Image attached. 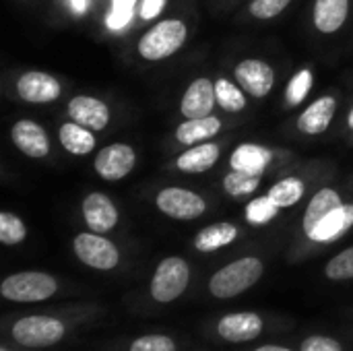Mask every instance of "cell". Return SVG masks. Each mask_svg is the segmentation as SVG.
Segmentation results:
<instances>
[{
    "instance_id": "cell-1",
    "label": "cell",
    "mask_w": 353,
    "mask_h": 351,
    "mask_svg": "<svg viewBox=\"0 0 353 351\" xmlns=\"http://www.w3.org/2000/svg\"><path fill=\"white\" fill-rule=\"evenodd\" d=\"M265 267L259 259L254 257H246L240 261H234L232 265L223 267L221 271H217L211 281H209V290L215 298H234L242 292H246L248 288H252L261 275H263Z\"/></svg>"
},
{
    "instance_id": "cell-2",
    "label": "cell",
    "mask_w": 353,
    "mask_h": 351,
    "mask_svg": "<svg viewBox=\"0 0 353 351\" xmlns=\"http://www.w3.org/2000/svg\"><path fill=\"white\" fill-rule=\"evenodd\" d=\"M186 41V25L180 19H165L153 25L139 41V54L145 60H163L174 56Z\"/></svg>"
},
{
    "instance_id": "cell-3",
    "label": "cell",
    "mask_w": 353,
    "mask_h": 351,
    "mask_svg": "<svg viewBox=\"0 0 353 351\" xmlns=\"http://www.w3.org/2000/svg\"><path fill=\"white\" fill-rule=\"evenodd\" d=\"M58 290V283L52 275L48 273H37V271H25V273H14L2 281V296L12 302H41L54 296Z\"/></svg>"
},
{
    "instance_id": "cell-4",
    "label": "cell",
    "mask_w": 353,
    "mask_h": 351,
    "mask_svg": "<svg viewBox=\"0 0 353 351\" xmlns=\"http://www.w3.org/2000/svg\"><path fill=\"white\" fill-rule=\"evenodd\" d=\"M190 279V269L186 261L180 257H170L159 263L153 281H151V296L157 302H172L182 296Z\"/></svg>"
},
{
    "instance_id": "cell-5",
    "label": "cell",
    "mask_w": 353,
    "mask_h": 351,
    "mask_svg": "<svg viewBox=\"0 0 353 351\" xmlns=\"http://www.w3.org/2000/svg\"><path fill=\"white\" fill-rule=\"evenodd\" d=\"M12 337L25 348H50L64 337V325L50 317H27L14 323Z\"/></svg>"
},
{
    "instance_id": "cell-6",
    "label": "cell",
    "mask_w": 353,
    "mask_h": 351,
    "mask_svg": "<svg viewBox=\"0 0 353 351\" xmlns=\"http://www.w3.org/2000/svg\"><path fill=\"white\" fill-rule=\"evenodd\" d=\"M74 254L81 263L99 271H110L120 261L118 248L99 234H79L74 238Z\"/></svg>"
},
{
    "instance_id": "cell-7",
    "label": "cell",
    "mask_w": 353,
    "mask_h": 351,
    "mask_svg": "<svg viewBox=\"0 0 353 351\" xmlns=\"http://www.w3.org/2000/svg\"><path fill=\"white\" fill-rule=\"evenodd\" d=\"M157 207L161 213L174 219H194V217H201L207 209L203 197L186 188H176V186L163 188L157 194Z\"/></svg>"
},
{
    "instance_id": "cell-8",
    "label": "cell",
    "mask_w": 353,
    "mask_h": 351,
    "mask_svg": "<svg viewBox=\"0 0 353 351\" xmlns=\"http://www.w3.org/2000/svg\"><path fill=\"white\" fill-rule=\"evenodd\" d=\"M134 161H137V155L132 147L124 143L108 145L95 157V172L103 180H122L124 176L132 172Z\"/></svg>"
},
{
    "instance_id": "cell-9",
    "label": "cell",
    "mask_w": 353,
    "mask_h": 351,
    "mask_svg": "<svg viewBox=\"0 0 353 351\" xmlns=\"http://www.w3.org/2000/svg\"><path fill=\"white\" fill-rule=\"evenodd\" d=\"M17 93L27 103H50L60 97V83L41 70H29L17 81Z\"/></svg>"
},
{
    "instance_id": "cell-10",
    "label": "cell",
    "mask_w": 353,
    "mask_h": 351,
    "mask_svg": "<svg viewBox=\"0 0 353 351\" xmlns=\"http://www.w3.org/2000/svg\"><path fill=\"white\" fill-rule=\"evenodd\" d=\"M236 79L242 85V89L248 91L252 97H265L273 89L275 72L267 62L250 58L236 66Z\"/></svg>"
},
{
    "instance_id": "cell-11",
    "label": "cell",
    "mask_w": 353,
    "mask_h": 351,
    "mask_svg": "<svg viewBox=\"0 0 353 351\" xmlns=\"http://www.w3.org/2000/svg\"><path fill=\"white\" fill-rule=\"evenodd\" d=\"M215 99H217L215 83H211L209 79H196L190 83V87L186 89L182 97V103H180L182 116L188 120L211 116Z\"/></svg>"
},
{
    "instance_id": "cell-12",
    "label": "cell",
    "mask_w": 353,
    "mask_h": 351,
    "mask_svg": "<svg viewBox=\"0 0 353 351\" xmlns=\"http://www.w3.org/2000/svg\"><path fill=\"white\" fill-rule=\"evenodd\" d=\"M68 116L72 122L89 128V130H103L110 122V110L108 106L89 95H77L68 103Z\"/></svg>"
},
{
    "instance_id": "cell-13",
    "label": "cell",
    "mask_w": 353,
    "mask_h": 351,
    "mask_svg": "<svg viewBox=\"0 0 353 351\" xmlns=\"http://www.w3.org/2000/svg\"><path fill=\"white\" fill-rule=\"evenodd\" d=\"M83 217L89 225L91 232L95 234H105L116 228L118 223V209L110 201V197L101 192H91L83 201Z\"/></svg>"
},
{
    "instance_id": "cell-14",
    "label": "cell",
    "mask_w": 353,
    "mask_h": 351,
    "mask_svg": "<svg viewBox=\"0 0 353 351\" xmlns=\"http://www.w3.org/2000/svg\"><path fill=\"white\" fill-rule=\"evenodd\" d=\"M10 139L17 145V149H21L27 157L41 159L50 153L48 134L33 120H19L10 130Z\"/></svg>"
},
{
    "instance_id": "cell-15",
    "label": "cell",
    "mask_w": 353,
    "mask_h": 351,
    "mask_svg": "<svg viewBox=\"0 0 353 351\" xmlns=\"http://www.w3.org/2000/svg\"><path fill=\"white\" fill-rule=\"evenodd\" d=\"M219 335L225 341L232 343H244V341H252L254 337L261 335L263 331V321L259 314L254 312H238V314H228L219 321L217 327Z\"/></svg>"
},
{
    "instance_id": "cell-16",
    "label": "cell",
    "mask_w": 353,
    "mask_h": 351,
    "mask_svg": "<svg viewBox=\"0 0 353 351\" xmlns=\"http://www.w3.org/2000/svg\"><path fill=\"white\" fill-rule=\"evenodd\" d=\"M271 159H273V153L267 147L246 143V145H240L232 153L230 166H232V170H238V172H246V174H252V176H263V172L271 163Z\"/></svg>"
},
{
    "instance_id": "cell-17",
    "label": "cell",
    "mask_w": 353,
    "mask_h": 351,
    "mask_svg": "<svg viewBox=\"0 0 353 351\" xmlns=\"http://www.w3.org/2000/svg\"><path fill=\"white\" fill-rule=\"evenodd\" d=\"M335 106H337V101L333 97H319L300 116L298 128L304 134H321V132H325L329 128L333 116H335Z\"/></svg>"
},
{
    "instance_id": "cell-18",
    "label": "cell",
    "mask_w": 353,
    "mask_h": 351,
    "mask_svg": "<svg viewBox=\"0 0 353 351\" xmlns=\"http://www.w3.org/2000/svg\"><path fill=\"white\" fill-rule=\"evenodd\" d=\"M353 225V205H341L331 215H327L308 236L314 242H333L341 238Z\"/></svg>"
},
{
    "instance_id": "cell-19",
    "label": "cell",
    "mask_w": 353,
    "mask_h": 351,
    "mask_svg": "<svg viewBox=\"0 0 353 351\" xmlns=\"http://www.w3.org/2000/svg\"><path fill=\"white\" fill-rule=\"evenodd\" d=\"M350 12V0H316L314 25L323 33H335L343 27Z\"/></svg>"
},
{
    "instance_id": "cell-20",
    "label": "cell",
    "mask_w": 353,
    "mask_h": 351,
    "mask_svg": "<svg viewBox=\"0 0 353 351\" xmlns=\"http://www.w3.org/2000/svg\"><path fill=\"white\" fill-rule=\"evenodd\" d=\"M343 203H341V197L333 190V188H323L321 192H316L312 197V201L308 203V209L304 213V232L310 236L312 230L327 217L331 215L335 209H339Z\"/></svg>"
},
{
    "instance_id": "cell-21",
    "label": "cell",
    "mask_w": 353,
    "mask_h": 351,
    "mask_svg": "<svg viewBox=\"0 0 353 351\" xmlns=\"http://www.w3.org/2000/svg\"><path fill=\"white\" fill-rule=\"evenodd\" d=\"M217 159H219V147L213 143H201V145L184 151L178 157L176 166H178V170L188 172V174H203V172L211 170Z\"/></svg>"
},
{
    "instance_id": "cell-22",
    "label": "cell",
    "mask_w": 353,
    "mask_h": 351,
    "mask_svg": "<svg viewBox=\"0 0 353 351\" xmlns=\"http://www.w3.org/2000/svg\"><path fill=\"white\" fill-rule=\"evenodd\" d=\"M221 128L219 118L215 116H205V118H192L186 120L178 126L176 130V139L182 145H201L203 141L215 137Z\"/></svg>"
},
{
    "instance_id": "cell-23",
    "label": "cell",
    "mask_w": 353,
    "mask_h": 351,
    "mask_svg": "<svg viewBox=\"0 0 353 351\" xmlns=\"http://www.w3.org/2000/svg\"><path fill=\"white\" fill-rule=\"evenodd\" d=\"M58 137H60V145L72 155H87L95 147V137L91 134V130L77 122L62 124Z\"/></svg>"
},
{
    "instance_id": "cell-24",
    "label": "cell",
    "mask_w": 353,
    "mask_h": 351,
    "mask_svg": "<svg viewBox=\"0 0 353 351\" xmlns=\"http://www.w3.org/2000/svg\"><path fill=\"white\" fill-rule=\"evenodd\" d=\"M238 236V228L232 223H215L209 225L205 230L199 232V236L194 238V246L201 252H213L217 248H223L228 244H232Z\"/></svg>"
},
{
    "instance_id": "cell-25",
    "label": "cell",
    "mask_w": 353,
    "mask_h": 351,
    "mask_svg": "<svg viewBox=\"0 0 353 351\" xmlns=\"http://www.w3.org/2000/svg\"><path fill=\"white\" fill-rule=\"evenodd\" d=\"M267 197H269L279 209L292 207V205H296V203L304 197V182H302L300 178H285V180L273 184Z\"/></svg>"
},
{
    "instance_id": "cell-26",
    "label": "cell",
    "mask_w": 353,
    "mask_h": 351,
    "mask_svg": "<svg viewBox=\"0 0 353 351\" xmlns=\"http://www.w3.org/2000/svg\"><path fill=\"white\" fill-rule=\"evenodd\" d=\"M215 93H217V103L225 112H242L246 108V97L240 91V87L232 85L228 79L215 81Z\"/></svg>"
},
{
    "instance_id": "cell-27",
    "label": "cell",
    "mask_w": 353,
    "mask_h": 351,
    "mask_svg": "<svg viewBox=\"0 0 353 351\" xmlns=\"http://www.w3.org/2000/svg\"><path fill=\"white\" fill-rule=\"evenodd\" d=\"M259 180H261V176H252V174H246V172L232 170L223 180V188L232 197H246V194H250V192H254L259 188Z\"/></svg>"
},
{
    "instance_id": "cell-28",
    "label": "cell",
    "mask_w": 353,
    "mask_h": 351,
    "mask_svg": "<svg viewBox=\"0 0 353 351\" xmlns=\"http://www.w3.org/2000/svg\"><path fill=\"white\" fill-rule=\"evenodd\" d=\"M27 236L25 223L12 213H0V242L6 246L21 244Z\"/></svg>"
},
{
    "instance_id": "cell-29",
    "label": "cell",
    "mask_w": 353,
    "mask_h": 351,
    "mask_svg": "<svg viewBox=\"0 0 353 351\" xmlns=\"http://www.w3.org/2000/svg\"><path fill=\"white\" fill-rule=\"evenodd\" d=\"M279 213V207L269 199V197H261L254 199L248 207H246V219L252 225H265L269 221H273Z\"/></svg>"
},
{
    "instance_id": "cell-30",
    "label": "cell",
    "mask_w": 353,
    "mask_h": 351,
    "mask_svg": "<svg viewBox=\"0 0 353 351\" xmlns=\"http://www.w3.org/2000/svg\"><path fill=\"white\" fill-rule=\"evenodd\" d=\"M312 87V72L308 68H302L300 72H296L288 85V91H285V97H288V103L290 106H298L300 101H304V97L308 95Z\"/></svg>"
},
{
    "instance_id": "cell-31",
    "label": "cell",
    "mask_w": 353,
    "mask_h": 351,
    "mask_svg": "<svg viewBox=\"0 0 353 351\" xmlns=\"http://www.w3.org/2000/svg\"><path fill=\"white\" fill-rule=\"evenodd\" d=\"M327 277L333 281H343V279H353V246L331 259V263L325 269Z\"/></svg>"
},
{
    "instance_id": "cell-32",
    "label": "cell",
    "mask_w": 353,
    "mask_h": 351,
    "mask_svg": "<svg viewBox=\"0 0 353 351\" xmlns=\"http://www.w3.org/2000/svg\"><path fill=\"white\" fill-rule=\"evenodd\" d=\"M132 12H134V0H116L105 23L110 29H124L130 23Z\"/></svg>"
},
{
    "instance_id": "cell-33",
    "label": "cell",
    "mask_w": 353,
    "mask_h": 351,
    "mask_svg": "<svg viewBox=\"0 0 353 351\" xmlns=\"http://www.w3.org/2000/svg\"><path fill=\"white\" fill-rule=\"evenodd\" d=\"M130 351H176V345L165 335H147V337H139L130 345Z\"/></svg>"
},
{
    "instance_id": "cell-34",
    "label": "cell",
    "mask_w": 353,
    "mask_h": 351,
    "mask_svg": "<svg viewBox=\"0 0 353 351\" xmlns=\"http://www.w3.org/2000/svg\"><path fill=\"white\" fill-rule=\"evenodd\" d=\"M290 2L292 0H252L250 12L256 19H273V17L281 14V10H285Z\"/></svg>"
},
{
    "instance_id": "cell-35",
    "label": "cell",
    "mask_w": 353,
    "mask_h": 351,
    "mask_svg": "<svg viewBox=\"0 0 353 351\" xmlns=\"http://www.w3.org/2000/svg\"><path fill=\"white\" fill-rule=\"evenodd\" d=\"M302 351H343L341 345L331 337H308L302 343Z\"/></svg>"
},
{
    "instance_id": "cell-36",
    "label": "cell",
    "mask_w": 353,
    "mask_h": 351,
    "mask_svg": "<svg viewBox=\"0 0 353 351\" xmlns=\"http://www.w3.org/2000/svg\"><path fill=\"white\" fill-rule=\"evenodd\" d=\"M165 6V0H143V6H141V17L143 19H155Z\"/></svg>"
},
{
    "instance_id": "cell-37",
    "label": "cell",
    "mask_w": 353,
    "mask_h": 351,
    "mask_svg": "<svg viewBox=\"0 0 353 351\" xmlns=\"http://www.w3.org/2000/svg\"><path fill=\"white\" fill-rule=\"evenodd\" d=\"M68 2H70L72 12H77V14H83L89 8V0H68Z\"/></svg>"
},
{
    "instance_id": "cell-38",
    "label": "cell",
    "mask_w": 353,
    "mask_h": 351,
    "mask_svg": "<svg viewBox=\"0 0 353 351\" xmlns=\"http://www.w3.org/2000/svg\"><path fill=\"white\" fill-rule=\"evenodd\" d=\"M256 351H290V350H285V348H279V345H263V348H259Z\"/></svg>"
},
{
    "instance_id": "cell-39",
    "label": "cell",
    "mask_w": 353,
    "mask_h": 351,
    "mask_svg": "<svg viewBox=\"0 0 353 351\" xmlns=\"http://www.w3.org/2000/svg\"><path fill=\"white\" fill-rule=\"evenodd\" d=\"M347 124H350V128L353 130V108H352V112H350V116H347Z\"/></svg>"
},
{
    "instance_id": "cell-40",
    "label": "cell",
    "mask_w": 353,
    "mask_h": 351,
    "mask_svg": "<svg viewBox=\"0 0 353 351\" xmlns=\"http://www.w3.org/2000/svg\"><path fill=\"white\" fill-rule=\"evenodd\" d=\"M0 351H8V350H6V348H0Z\"/></svg>"
}]
</instances>
